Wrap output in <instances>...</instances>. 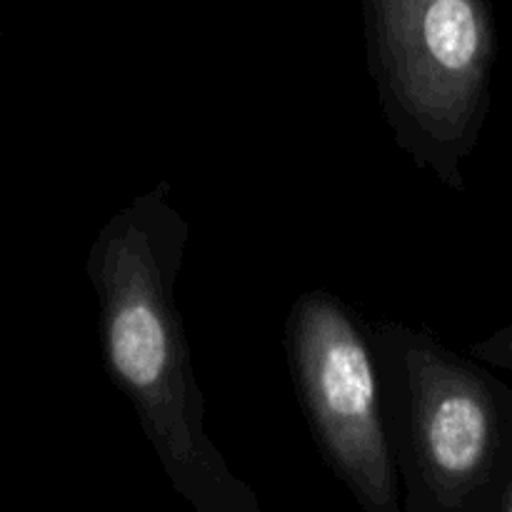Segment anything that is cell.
Here are the masks:
<instances>
[{
	"label": "cell",
	"mask_w": 512,
	"mask_h": 512,
	"mask_svg": "<svg viewBox=\"0 0 512 512\" xmlns=\"http://www.w3.org/2000/svg\"><path fill=\"white\" fill-rule=\"evenodd\" d=\"M188 238L170 183L133 198L103 225L88 275L105 365L175 493L198 512H260L258 493L230 470L205 428L203 390L175 303Z\"/></svg>",
	"instance_id": "obj_1"
},
{
	"label": "cell",
	"mask_w": 512,
	"mask_h": 512,
	"mask_svg": "<svg viewBox=\"0 0 512 512\" xmlns=\"http://www.w3.org/2000/svg\"><path fill=\"white\" fill-rule=\"evenodd\" d=\"M368 68L393 138L455 193L490 110L498 35L485 0H365Z\"/></svg>",
	"instance_id": "obj_3"
},
{
	"label": "cell",
	"mask_w": 512,
	"mask_h": 512,
	"mask_svg": "<svg viewBox=\"0 0 512 512\" xmlns=\"http://www.w3.org/2000/svg\"><path fill=\"white\" fill-rule=\"evenodd\" d=\"M283 343L298 403L335 478L365 512L403 510L373 325L315 288L290 305Z\"/></svg>",
	"instance_id": "obj_4"
},
{
	"label": "cell",
	"mask_w": 512,
	"mask_h": 512,
	"mask_svg": "<svg viewBox=\"0 0 512 512\" xmlns=\"http://www.w3.org/2000/svg\"><path fill=\"white\" fill-rule=\"evenodd\" d=\"M473 358H478L480 363L493 365V368L510 370L512 373V323L505 328L495 330L488 338L478 340V343L470 348Z\"/></svg>",
	"instance_id": "obj_5"
},
{
	"label": "cell",
	"mask_w": 512,
	"mask_h": 512,
	"mask_svg": "<svg viewBox=\"0 0 512 512\" xmlns=\"http://www.w3.org/2000/svg\"><path fill=\"white\" fill-rule=\"evenodd\" d=\"M480 512H512V463L503 470L490 493L485 495Z\"/></svg>",
	"instance_id": "obj_6"
},
{
	"label": "cell",
	"mask_w": 512,
	"mask_h": 512,
	"mask_svg": "<svg viewBox=\"0 0 512 512\" xmlns=\"http://www.w3.org/2000/svg\"><path fill=\"white\" fill-rule=\"evenodd\" d=\"M373 333L403 510L480 512L512 455V388L428 328L380 320Z\"/></svg>",
	"instance_id": "obj_2"
}]
</instances>
